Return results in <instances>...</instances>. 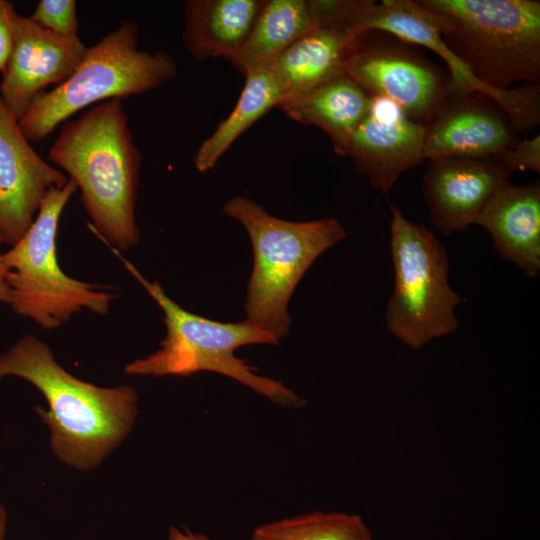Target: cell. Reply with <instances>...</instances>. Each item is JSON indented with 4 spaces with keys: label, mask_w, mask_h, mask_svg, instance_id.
<instances>
[{
    "label": "cell",
    "mask_w": 540,
    "mask_h": 540,
    "mask_svg": "<svg viewBox=\"0 0 540 540\" xmlns=\"http://www.w3.org/2000/svg\"><path fill=\"white\" fill-rule=\"evenodd\" d=\"M518 141L503 107L481 92L451 95L427 128L424 159L501 155Z\"/></svg>",
    "instance_id": "obj_15"
},
{
    "label": "cell",
    "mask_w": 540,
    "mask_h": 540,
    "mask_svg": "<svg viewBox=\"0 0 540 540\" xmlns=\"http://www.w3.org/2000/svg\"><path fill=\"white\" fill-rule=\"evenodd\" d=\"M223 211L245 228L253 249L246 321L280 342L290 331L288 304L296 286L316 258L346 232L335 218L296 222L274 217L242 195L228 200Z\"/></svg>",
    "instance_id": "obj_5"
},
{
    "label": "cell",
    "mask_w": 540,
    "mask_h": 540,
    "mask_svg": "<svg viewBox=\"0 0 540 540\" xmlns=\"http://www.w3.org/2000/svg\"><path fill=\"white\" fill-rule=\"evenodd\" d=\"M139 27L121 24L87 52L75 71L52 91L39 95L19 119L29 141L39 142L80 110L110 99L155 89L177 75L172 57L138 49Z\"/></svg>",
    "instance_id": "obj_6"
},
{
    "label": "cell",
    "mask_w": 540,
    "mask_h": 540,
    "mask_svg": "<svg viewBox=\"0 0 540 540\" xmlns=\"http://www.w3.org/2000/svg\"><path fill=\"white\" fill-rule=\"evenodd\" d=\"M427 128L407 118L389 100L373 96L368 114L350 138L346 156L374 189L387 194L404 171L424 160Z\"/></svg>",
    "instance_id": "obj_14"
},
{
    "label": "cell",
    "mask_w": 540,
    "mask_h": 540,
    "mask_svg": "<svg viewBox=\"0 0 540 540\" xmlns=\"http://www.w3.org/2000/svg\"><path fill=\"white\" fill-rule=\"evenodd\" d=\"M264 0H189L184 4L183 42L197 61L228 62L244 44Z\"/></svg>",
    "instance_id": "obj_19"
},
{
    "label": "cell",
    "mask_w": 540,
    "mask_h": 540,
    "mask_svg": "<svg viewBox=\"0 0 540 540\" xmlns=\"http://www.w3.org/2000/svg\"><path fill=\"white\" fill-rule=\"evenodd\" d=\"M4 242L0 233V244ZM0 302H10L9 271L3 261V253L0 252Z\"/></svg>",
    "instance_id": "obj_26"
},
{
    "label": "cell",
    "mask_w": 540,
    "mask_h": 540,
    "mask_svg": "<svg viewBox=\"0 0 540 540\" xmlns=\"http://www.w3.org/2000/svg\"><path fill=\"white\" fill-rule=\"evenodd\" d=\"M341 23L356 35L367 31L385 32L432 51L446 64L452 80V95L484 93L495 99L508 115L515 114L520 106L517 88L497 91L469 73L443 42L438 15L420 0H343Z\"/></svg>",
    "instance_id": "obj_10"
},
{
    "label": "cell",
    "mask_w": 540,
    "mask_h": 540,
    "mask_svg": "<svg viewBox=\"0 0 540 540\" xmlns=\"http://www.w3.org/2000/svg\"><path fill=\"white\" fill-rule=\"evenodd\" d=\"M6 530V512L3 505L0 503V540L4 539Z\"/></svg>",
    "instance_id": "obj_28"
},
{
    "label": "cell",
    "mask_w": 540,
    "mask_h": 540,
    "mask_svg": "<svg viewBox=\"0 0 540 540\" xmlns=\"http://www.w3.org/2000/svg\"><path fill=\"white\" fill-rule=\"evenodd\" d=\"M512 173L500 155L428 160L423 194L431 224L445 236L465 232Z\"/></svg>",
    "instance_id": "obj_12"
},
{
    "label": "cell",
    "mask_w": 540,
    "mask_h": 540,
    "mask_svg": "<svg viewBox=\"0 0 540 540\" xmlns=\"http://www.w3.org/2000/svg\"><path fill=\"white\" fill-rule=\"evenodd\" d=\"M29 142L0 95V233L11 245L27 232L48 192L68 180Z\"/></svg>",
    "instance_id": "obj_13"
},
{
    "label": "cell",
    "mask_w": 540,
    "mask_h": 540,
    "mask_svg": "<svg viewBox=\"0 0 540 540\" xmlns=\"http://www.w3.org/2000/svg\"><path fill=\"white\" fill-rule=\"evenodd\" d=\"M13 5L5 0H0V71L3 72L13 45L12 19L14 15Z\"/></svg>",
    "instance_id": "obj_25"
},
{
    "label": "cell",
    "mask_w": 540,
    "mask_h": 540,
    "mask_svg": "<svg viewBox=\"0 0 540 540\" xmlns=\"http://www.w3.org/2000/svg\"><path fill=\"white\" fill-rule=\"evenodd\" d=\"M30 19L55 34L75 36L78 32L79 24L74 0H41Z\"/></svg>",
    "instance_id": "obj_23"
},
{
    "label": "cell",
    "mask_w": 540,
    "mask_h": 540,
    "mask_svg": "<svg viewBox=\"0 0 540 540\" xmlns=\"http://www.w3.org/2000/svg\"><path fill=\"white\" fill-rule=\"evenodd\" d=\"M12 30V51L2 72L0 95L19 120L44 88L59 85L75 71L88 47L78 35L55 34L16 11Z\"/></svg>",
    "instance_id": "obj_11"
},
{
    "label": "cell",
    "mask_w": 540,
    "mask_h": 540,
    "mask_svg": "<svg viewBox=\"0 0 540 540\" xmlns=\"http://www.w3.org/2000/svg\"><path fill=\"white\" fill-rule=\"evenodd\" d=\"M318 26L306 0H264L240 50L229 61L244 75L270 68L297 39Z\"/></svg>",
    "instance_id": "obj_20"
},
{
    "label": "cell",
    "mask_w": 540,
    "mask_h": 540,
    "mask_svg": "<svg viewBox=\"0 0 540 540\" xmlns=\"http://www.w3.org/2000/svg\"><path fill=\"white\" fill-rule=\"evenodd\" d=\"M8 375L27 380L44 395L49 409L36 406L35 411L50 428L51 448L80 470L97 467L127 436L137 416L133 387L101 388L74 377L33 335L0 356V380Z\"/></svg>",
    "instance_id": "obj_1"
},
{
    "label": "cell",
    "mask_w": 540,
    "mask_h": 540,
    "mask_svg": "<svg viewBox=\"0 0 540 540\" xmlns=\"http://www.w3.org/2000/svg\"><path fill=\"white\" fill-rule=\"evenodd\" d=\"M249 540H372L356 514L314 511L256 527Z\"/></svg>",
    "instance_id": "obj_22"
},
{
    "label": "cell",
    "mask_w": 540,
    "mask_h": 540,
    "mask_svg": "<svg viewBox=\"0 0 540 540\" xmlns=\"http://www.w3.org/2000/svg\"><path fill=\"white\" fill-rule=\"evenodd\" d=\"M501 158L514 172L515 170H531L540 172V135L518 140L509 150L502 153Z\"/></svg>",
    "instance_id": "obj_24"
},
{
    "label": "cell",
    "mask_w": 540,
    "mask_h": 540,
    "mask_svg": "<svg viewBox=\"0 0 540 540\" xmlns=\"http://www.w3.org/2000/svg\"><path fill=\"white\" fill-rule=\"evenodd\" d=\"M109 247L161 308L167 330L160 348L145 358L128 363L124 368L126 374L189 376L209 371L232 378L280 407L301 408L306 404L304 398L281 381L259 375L256 368L234 354L244 345H276L279 341L275 336L246 320L225 323L185 310L158 282L147 280L119 250Z\"/></svg>",
    "instance_id": "obj_3"
},
{
    "label": "cell",
    "mask_w": 540,
    "mask_h": 540,
    "mask_svg": "<svg viewBox=\"0 0 540 540\" xmlns=\"http://www.w3.org/2000/svg\"><path fill=\"white\" fill-rule=\"evenodd\" d=\"M245 77L235 107L203 141L194 156V165L199 172L212 169L239 136L284 99L270 68L249 72Z\"/></svg>",
    "instance_id": "obj_21"
},
{
    "label": "cell",
    "mask_w": 540,
    "mask_h": 540,
    "mask_svg": "<svg viewBox=\"0 0 540 540\" xmlns=\"http://www.w3.org/2000/svg\"><path fill=\"white\" fill-rule=\"evenodd\" d=\"M491 235L495 251L528 277L540 271V183L502 186L476 223Z\"/></svg>",
    "instance_id": "obj_16"
},
{
    "label": "cell",
    "mask_w": 540,
    "mask_h": 540,
    "mask_svg": "<svg viewBox=\"0 0 540 540\" xmlns=\"http://www.w3.org/2000/svg\"><path fill=\"white\" fill-rule=\"evenodd\" d=\"M450 52L481 84L504 91L540 83V1L420 0Z\"/></svg>",
    "instance_id": "obj_4"
},
{
    "label": "cell",
    "mask_w": 540,
    "mask_h": 540,
    "mask_svg": "<svg viewBox=\"0 0 540 540\" xmlns=\"http://www.w3.org/2000/svg\"><path fill=\"white\" fill-rule=\"evenodd\" d=\"M373 95L346 74L283 100L277 108L289 118L321 129L335 152L346 156L350 138L368 114Z\"/></svg>",
    "instance_id": "obj_17"
},
{
    "label": "cell",
    "mask_w": 540,
    "mask_h": 540,
    "mask_svg": "<svg viewBox=\"0 0 540 540\" xmlns=\"http://www.w3.org/2000/svg\"><path fill=\"white\" fill-rule=\"evenodd\" d=\"M394 287L384 319L388 332L411 349L457 331L460 296L449 283L448 253L425 226L391 206Z\"/></svg>",
    "instance_id": "obj_7"
},
{
    "label": "cell",
    "mask_w": 540,
    "mask_h": 540,
    "mask_svg": "<svg viewBox=\"0 0 540 540\" xmlns=\"http://www.w3.org/2000/svg\"><path fill=\"white\" fill-rule=\"evenodd\" d=\"M343 72L423 126L432 123L453 94L447 68L432 62L418 46L380 31L357 35Z\"/></svg>",
    "instance_id": "obj_9"
},
{
    "label": "cell",
    "mask_w": 540,
    "mask_h": 540,
    "mask_svg": "<svg viewBox=\"0 0 540 540\" xmlns=\"http://www.w3.org/2000/svg\"><path fill=\"white\" fill-rule=\"evenodd\" d=\"M122 99H110L65 123L48 159L81 191L92 231L117 250L137 244L135 221L141 153Z\"/></svg>",
    "instance_id": "obj_2"
},
{
    "label": "cell",
    "mask_w": 540,
    "mask_h": 540,
    "mask_svg": "<svg viewBox=\"0 0 540 540\" xmlns=\"http://www.w3.org/2000/svg\"><path fill=\"white\" fill-rule=\"evenodd\" d=\"M168 540H210V539L207 536L202 535L200 533H193L192 531L186 528L182 531L178 528L171 527L169 529Z\"/></svg>",
    "instance_id": "obj_27"
},
{
    "label": "cell",
    "mask_w": 540,
    "mask_h": 540,
    "mask_svg": "<svg viewBox=\"0 0 540 540\" xmlns=\"http://www.w3.org/2000/svg\"><path fill=\"white\" fill-rule=\"evenodd\" d=\"M76 190L69 178L62 187L50 190L27 232L3 254L9 271V304L45 329L60 327L84 308L106 315L117 298L105 291L106 286L71 278L58 264V223Z\"/></svg>",
    "instance_id": "obj_8"
},
{
    "label": "cell",
    "mask_w": 540,
    "mask_h": 540,
    "mask_svg": "<svg viewBox=\"0 0 540 540\" xmlns=\"http://www.w3.org/2000/svg\"><path fill=\"white\" fill-rule=\"evenodd\" d=\"M356 37L345 26L319 24L291 44L270 67L283 100L344 74L343 65Z\"/></svg>",
    "instance_id": "obj_18"
}]
</instances>
